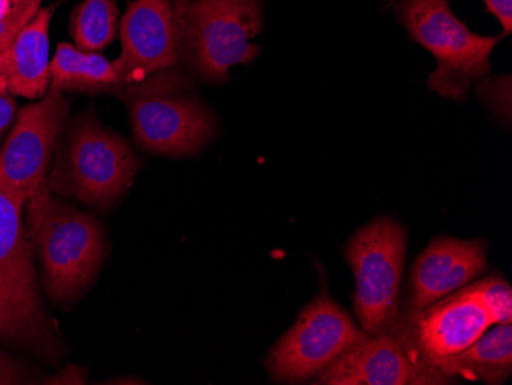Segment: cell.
Returning <instances> with one entry per match:
<instances>
[{
    "mask_svg": "<svg viewBox=\"0 0 512 385\" xmlns=\"http://www.w3.org/2000/svg\"><path fill=\"white\" fill-rule=\"evenodd\" d=\"M394 17L411 39L433 54L436 71L428 77L431 91L463 102L471 86L488 76L490 57L505 37L479 36L451 11L450 0H388Z\"/></svg>",
    "mask_w": 512,
    "mask_h": 385,
    "instance_id": "cell-1",
    "label": "cell"
},
{
    "mask_svg": "<svg viewBox=\"0 0 512 385\" xmlns=\"http://www.w3.org/2000/svg\"><path fill=\"white\" fill-rule=\"evenodd\" d=\"M27 234L42 258L46 290L54 301L73 300L86 289L103 260V232L89 215L45 191L27 201Z\"/></svg>",
    "mask_w": 512,
    "mask_h": 385,
    "instance_id": "cell-2",
    "label": "cell"
},
{
    "mask_svg": "<svg viewBox=\"0 0 512 385\" xmlns=\"http://www.w3.org/2000/svg\"><path fill=\"white\" fill-rule=\"evenodd\" d=\"M25 203L0 183V339L54 356L56 332L40 297L31 243L22 221Z\"/></svg>",
    "mask_w": 512,
    "mask_h": 385,
    "instance_id": "cell-3",
    "label": "cell"
},
{
    "mask_svg": "<svg viewBox=\"0 0 512 385\" xmlns=\"http://www.w3.org/2000/svg\"><path fill=\"white\" fill-rule=\"evenodd\" d=\"M183 56L204 80L224 82L232 66L260 54L250 39L263 28L260 0H174Z\"/></svg>",
    "mask_w": 512,
    "mask_h": 385,
    "instance_id": "cell-4",
    "label": "cell"
},
{
    "mask_svg": "<svg viewBox=\"0 0 512 385\" xmlns=\"http://www.w3.org/2000/svg\"><path fill=\"white\" fill-rule=\"evenodd\" d=\"M138 168L137 155L119 134L85 116L69 132L65 151L48 178V192L106 209L125 194Z\"/></svg>",
    "mask_w": 512,
    "mask_h": 385,
    "instance_id": "cell-5",
    "label": "cell"
},
{
    "mask_svg": "<svg viewBox=\"0 0 512 385\" xmlns=\"http://www.w3.org/2000/svg\"><path fill=\"white\" fill-rule=\"evenodd\" d=\"M186 85L177 71H163L126 86L120 99L131 112L132 131L138 145L155 154H197L214 139L217 125L211 111L191 97L172 96Z\"/></svg>",
    "mask_w": 512,
    "mask_h": 385,
    "instance_id": "cell-6",
    "label": "cell"
},
{
    "mask_svg": "<svg viewBox=\"0 0 512 385\" xmlns=\"http://www.w3.org/2000/svg\"><path fill=\"white\" fill-rule=\"evenodd\" d=\"M405 255L407 229L391 217L365 224L345 247L356 280V316L367 335L393 332L401 324L399 292Z\"/></svg>",
    "mask_w": 512,
    "mask_h": 385,
    "instance_id": "cell-7",
    "label": "cell"
},
{
    "mask_svg": "<svg viewBox=\"0 0 512 385\" xmlns=\"http://www.w3.org/2000/svg\"><path fill=\"white\" fill-rule=\"evenodd\" d=\"M365 335L333 298L319 293L273 347L267 370L275 381H309Z\"/></svg>",
    "mask_w": 512,
    "mask_h": 385,
    "instance_id": "cell-8",
    "label": "cell"
},
{
    "mask_svg": "<svg viewBox=\"0 0 512 385\" xmlns=\"http://www.w3.org/2000/svg\"><path fill=\"white\" fill-rule=\"evenodd\" d=\"M316 384L448 385L454 384V379L417 350L401 321L393 332L365 335L322 370Z\"/></svg>",
    "mask_w": 512,
    "mask_h": 385,
    "instance_id": "cell-9",
    "label": "cell"
},
{
    "mask_svg": "<svg viewBox=\"0 0 512 385\" xmlns=\"http://www.w3.org/2000/svg\"><path fill=\"white\" fill-rule=\"evenodd\" d=\"M68 111V100L53 86L42 100L20 109L0 151V183L25 201L48 191V169Z\"/></svg>",
    "mask_w": 512,
    "mask_h": 385,
    "instance_id": "cell-10",
    "label": "cell"
},
{
    "mask_svg": "<svg viewBox=\"0 0 512 385\" xmlns=\"http://www.w3.org/2000/svg\"><path fill=\"white\" fill-rule=\"evenodd\" d=\"M183 56L177 11L169 0H135L122 20V53L112 62L125 85L171 70Z\"/></svg>",
    "mask_w": 512,
    "mask_h": 385,
    "instance_id": "cell-11",
    "label": "cell"
},
{
    "mask_svg": "<svg viewBox=\"0 0 512 385\" xmlns=\"http://www.w3.org/2000/svg\"><path fill=\"white\" fill-rule=\"evenodd\" d=\"M402 324L417 350L431 362L470 347L493 326V320L462 287L416 315L402 316Z\"/></svg>",
    "mask_w": 512,
    "mask_h": 385,
    "instance_id": "cell-12",
    "label": "cell"
},
{
    "mask_svg": "<svg viewBox=\"0 0 512 385\" xmlns=\"http://www.w3.org/2000/svg\"><path fill=\"white\" fill-rule=\"evenodd\" d=\"M486 267L482 240L439 237L414 261L411 269L410 309L416 315L436 301L476 280Z\"/></svg>",
    "mask_w": 512,
    "mask_h": 385,
    "instance_id": "cell-13",
    "label": "cell"
},
{
    "mask_svg": "<svg viewBox=\"0 0 512 385\" xmlns=\"http://www.w3.org/2000/svg\"><path fill=\"white\" fill-rule=\"evenodd\" d=\"M53 14L54 7L40 8L10 47L0 54V76L7 83L8 93L31 100L48 93Z\"/></svg>",
    "mask_w": 512,
    "mask_h": 385,
    "instance_id": "cell-14",
    "label": "cell"
},
{
    "mask_svg": "<svg viewBox=\"0 0 512 385\" xmlns=\"http://www.w3.org/2000/svg\"><path fill=\"white\" fill-rule=\"evenodd\" d=\"M431 364L454 381L460 376L483 384H505L512 373L511 324H499L488 329L467 349L456 355L434 359Z\"/></svg>",
    "mask_w": 512,
    "mask_h": 385,
    "instance_id": "cell-15",
    "label": "cell"
},
{
    "mask_svg": "<svg viewBox=\"0 0 512 385\" xmlns=\"http://www.w3.org/2000/svg\"><path fill=\"white\" fill-rule=\"evenodd\" d=\"M51 85L59 91L112 93L119 96L125 83L112 62L97 53L83 51L69 43H59L50 63Z\"/></svg>",
    "mask_w": 512,
    "mask_h": 385,
    "instance_id": "cell-16",
    "label": "cell"
},
{
    "mask_svg": "<svg viewBox=\"0 0 512 385\" xmlns=\"http://www.w3.org/2000/svg\"><path fill=\"white\" fill-rule=\"evenodd\" d=\"M115 0H83L73 14V37L83 51H100L114 40L117 31Z\"/></svg>",
    "mask_w": 512,
    "mask_h": 385,
    "instance_id": "cell-17",
    "label": "cell"
},
{
    "mask_svg": "<svg viewBox=\"0 0 512 385\" xmlns=\"http://www.w3.org/2000/svg\"><path fill=\"white\" fill-rule=\"evenodd\" d=\"M465 289L482 304L493 324H511L512 290L508 281L499 275H490Z\"/></svg>",
    "mask_w": 512,
    "mask_h": 385,
    "instance_id": "cell-18",
    "label": "cell"
},
{
    "mask_svg": "<svg viewBox=\"0 0 512 385\" xmlns=\"http://www.w3.org/2000/svg\"><path fill=\"white\" fill-rule=\"evenodd\" d=\"M43 0H0V54L36 16Z\"/></svg>",
    "mask_w": 512,
    "mask_h": 385,
    "instance_id": "cell-19",
    "label": "cell"
},
{
    "mask_svg": "<svg viewBox=\"0 0 512 385\" xmlns=\"http://www.w3.org/2000/svg\"><path fill=\"white\" fill-rule=\"evenodd\" d=\"M486 10L497 17L505 34L512 31V0H483Z\"/></svg>",
    "mask_w": 512,
    "mask_h": 385,
    "instance_id": "cell-20",
    "label": "cell"
},
{
    "mask_svg": "<svg viewBox=\"0 0 512 385\" xmlns=\"http://www.w3.org/2000/svg\"><path fill=\"white\" fill-rule=\"evenodd\" d=\"M23 379H25V376H23L19 364L13 361L10 356L0 353V385L20 384Z\"/></svg>",
    "mask_w": 512,
    "mask_h": 385,
    "instance_id": "cell-21",
    "label": "cell"
},
{
    "mask_svg": "<svg viewBox=\"0 0 512 385\" xmlns=\"http://www.w3.org/2000/svg\"><path fill=\"white\" fill-rule=\"evenodd\" d=\"M16 114V102L7 93H0V135L10 125Z\"/></svg>",
    "mask_w": 512,
    "mask_h": 385,
    "instance_id": "cell-22",
    "label": "cell"
},
{
    "mask_svg": "<svg viewBox=\"0 0 512 385\" xmlns=\"http://www.w3.org/2000/svg\"><path fill=\"white\" fill-rule=\"evenodd\" d=\"M0 93H8L7 83H5V80L2 79V76H0Z\"/></svg>",
    "mask_w": 512,
    "mask_h": 385,
    "instance_id": "cell-23",
    "label": "cell"
}]
</instances>
